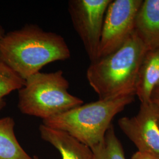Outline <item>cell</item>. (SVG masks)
Listing matches in <instances>:
<instances>
[{
	"label": "cell",
	"mask_w": 159,
	"mask_h": 159,
	"mask_svg": "<svg viewBox=\"0 0 159 159\" xmlns=\"http://www.w3.org/2000/svg\"><path fill=\"white\" fill-rule=\"evenodd\" d=\"M142 0H114L106 12L98 59L119 49L134 31L137 12Z\"/></svg>",
	"instance_id": "8992f818"
},
{
	"label": "cell",
	"mask_w": 159,
	"mask_h": 159,
	"mask_svg": "<svg viewBox=\"0 0 159 159\" xmlns=\"http://www.w3.org/2000/svg\"><path fill=\"white\" fill-rule=\"evenodd\" d=\"M5 34H6V33H5L4 29H3V27L0 25V42H1V40L2 39V38L4 37Z\"/></svg>",
	"instance_id": "2e32d148"
},
{
	"label": "cell",
	"mask_w": 159,
	"mask_h": 159,
	"mask_svg": "<svg viewBox=\"0 0 159 159\" xmlns=\"http://www.w3.org/2000/svg\"><path fill=\"white\" fill-rule=\"evenodd\" d=\"M134 31L148 51L159 48V0H145L137 12Z\"/></svg>",
	"instance_id": "ba28073f"
},
{
	"label": "cell",
	"mask_w": 159,
	"mask_h": 159,
	"mask_svg": "<svg viewBox=\"0 0 159 159\" xmlns=\"http://www.w3.org/2000/svg\"><path fill=\"white\" fill-rule=\"evenodd\" d=\"M111 0H70L68 10L71 22L91 63L98 59L102 25Z\"/></svg>",
	"instance_id": "5b68a950"
},
{
	"label": "cell",
	"mask_w": 159,
	"mask_h": 159,
	"mask_svg": "<svg viewBox=\"0 0 159 159\" xmlns=\"http://www.w3.org/2000/svg\"><path fill=\"white\" fill-rule=\"evenodd\" d=\"M150 102L153 106L159 118V87H156L152 94Z\"/></svg>",
	"instance_id": "5bb4252c"
},
{
	"label": "cell",
	"mask_w": 159,
	"mask_h": 159,
	"mask_svg": "<svg viewBox=\"0 0 159 159\" xmlns=\"http://www.w3.org/2000/svg\"><path fill=\"white\" fill-rule=\"evenodd\" d=\"M40 136L59 151L62 159H93L91 148L68 133L41 125Z\"/></svg>",
	"instance_id": "9c48e42d"
},
{
	"label": "cell",
	"mask_w": 159,
	"mask_h": 159,
	"mask_svg": "<svg viewBox=\"0 0 159 159\" xmlns=\"http://www.w3.org/2000/svg\"><path fill=\"white\" fill-rule=\"evenodd\" d=\"M71 56L63 37L35 24L5 34L0 42V62L25 80L47 64Z\"/></svg>",
	"instance_id": "6da1fadb"
},
{
	"label": "cell",
	"mask_w": 159,
	"mask_h": 159,
	"mask_svg": "<svg viewBox=\"0 0 159 159\" xmlns=\"http://www.w3.org/2000/svg\"><path fill=\"white\" fill-rule=\"evenodd\" d=\"M91 150L93 159H126L122 144L112 125L108 128L102 142Z\"/></svg>",
	"instance_id": "7c38bea8"
},
{
	"label": "cell",
	"mask_w": 159,
	"mask_h": 159,
	"mask_svg": "<svg viewBox=\"0 0 159 159\" xmlns=\"http://www.w3.org/2000/svg\"><path fill=\"white\" fill-rule=\"evenodd\" d=\"M69 87L61 70L33 74L18 90V108L24 114L43 120L83 104V100L68 92Z\"/></svg>",
	"instance_id": "277c9868"
},
{
	"label": "cell",
	"mask_w": 159,
	"mask_h": 159,
	"mask_svg": "<svg viewBox=\"0 0 159 159\" xmlns=\"http://www.w3.org/2000/svg\"><path fill=\"white\" fill-rule=\"evenodd\" d=\"M134 96L98 99L43 120V125L64 131L92 148L102 142L114 116L133 102Z\"/></svg>",
	"instance_id": "3957f363"
},
{
	"label": "cell",
	"mask_w": 159,
	"mask_h": 159,
	"mask_svg": "<svg viewBox=\"0 0 159 159\" xmlns=\"http://www.w3.org/2000/svg\"><path fill=\"white\" fill-rule=\"evenodd\" d=\"M118 124L137 151L159 157V118L150 102L141 104L136 115L122 117Z\"/></svg>",
	"instance_id": "52a82bcc"
},
{
	"label": "cell",
	"mask_w": 159,
	"mask_h": 159,
	"mask_svg": "<svg viewBox=\"0 0 159 159\" xmlns=\"http://www.w3.org/2000/svg\"><path fill=\"white\" fill-rule=\"evenodd\" d=\"M148 51L134 31L116 51L91 63L87 79L99 100L135 96L139 70Z\"/></svg>",
	"instance_id": "7a4b0ae2"
},
{
	"label": "cell",
	"mask_w": 159,
	"mask_h": 159,
	"mask_svg": "<svg viewBox=\"0 0 159 159\" xmlns=\"http://www.w3.org/2000/svg\"><path fill=\"white\" fill-rule=\"evenodd\" d=\"M24 84V80L0 62V110L6 106L5 97L12 91L19 90Z\"/></svg>",
	"instance_id": "4fadbf2b"
},
{
	"label": "cell",
	"mask_w": 159,
	"mask_h": 159,
	"mask_svg": "<svg viewBox=\"0 0 159 159\" xmlns=\"http://www.w3.org/2000/svg\"><path fill=\"white\" fill-rule=\"evenodd\" d=\"M156 87H159V83H158V84H157V86Z\"/></svg>",
	"instance_id": "ac0fdd59"
},
{
	"label": "cell",
	"mask_w": 159,
	"mask_h": 159,
	"mask_svg": "<svg viewBox=\"0 0 159 159\" xmlns=\"http://www.w3.org/2000/svg\"><path fill=\"white\" fill-rule=\"evenodd\" d=\"M14 126L11 117L0 119V159H33L18 142Z\"/></svg>",
	"instance_id": "8fae6325"
},
{
	"label": "cell",
	"mask_w": 159,
	"mask_h": 159,
	"mask_svg": "<svg viewBox=\"0 0 159 159\" xmlns=\"http://www.w3.org/2000/svg\"><path fill=\"white\" fill-rule=\"evenodd\" d=\"M130 159H159V157L151 154L137 151L132 155Z\"/></svg>",
	"instance_id": "9a60e30c"
},
{
	"label": "cell",
	"mask_w": 159,
	"mask_h": 159,
	"mask_svg": "<svg viewBox=\"0 0 159 159\" xmlns=\"http://www.w3.org/2000/svg\"><path fill=\"white\" fill-rule=\"evenodd\" d=\"M159 81V48L148 51L138 75L135 96L141 104L150 102L152 94Z\"/></svg>",
	"instance_id": "30bf717a"
},
{
	"label": "cell",
	"mask_w": 159,
	"mask_h": 159,
	"mask_svg": "<svg viewBox=\"0 0 159 159\" xmlns=\"http://www.w3.org/2000/svg\"><path fill=\"white\" fill-rule=\"evenodd\" d=\"M33 159H39V158L37 157V156H34V157H33Z\"/></svg>",
	"instance_id": "e0dca14e"
}]
</instances>
